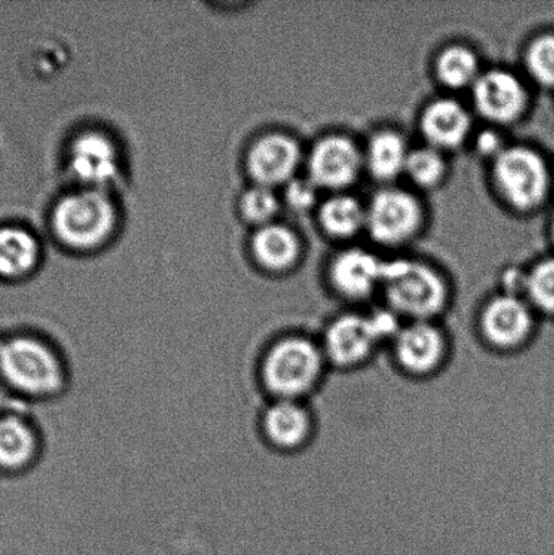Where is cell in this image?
Here are the masks:
<instances>
[{"label": "cell", "mask_w": 554, "mask_h": 555, "mask_svg": "<svg viewBox=\"0 0 554 555\" xmlns=\"http://www.w3.org/2000/svg\"><path fill=\"white\" fill-rule=\"evenodd\" d=\"M322 345L307 334L276 337L259 361V380L271 400L308 401L328 373Z\"/></svg>", "instance_id": "1"}, {"label": "cell", "mask_w": 554, "mask_h": 555, "mask_svg": "<svg viewBox=\"0 0 554 555\" xmlns=\"http://www.w3.org/2000/svg\"><path fill=\"white\" fill-rule=\"evenodd\" d=\"M401 325L389 308L368 314L342 313L324 326L320 345L331 369L355 370L371 362L385 343H392Z\"/></svg>", "instance_id": "2"}, {"label": "cell", "mask_w": 554, "mask_h": 555, "mask_svg": "<svg viewBox=\"0 0 554 555\" xmlns=\"http://www.w3.org/2000/svg\"><path fill=\"white\" fill-rule=\"evenodd\" d=\"M0 374L11 388L35 399H54L68 383L62 353L40 336L21 335L0 343Z\"/></svg>", "instance_id": "3"}, {"label": "cell", "mask_w": 554, "mask_h": 555, "mask_svg": "<svg viewBox=\"0 0 554 555\" xmlns=\"http://www.w3.org/2000/svg\"><path fill=\"white\" fill-rule=\"evenodd\" d=\"M117 224V206L103 189L85 188L65 194L52 211L54 235L74 251L102 247L111 241Z\"/></svg>", "instance_id": "4"}, {"label": "cell", "mask_w": 554, "mask_h": 555, "mask_svg": "<svg viewBox=\"0 0 554 555\" xmlns=\"http://www.w3.org/2000/svg\"><path fill=\"white\" fill-rule=\"evenodd\" d=\"M382 287L389 309L410 321L434 320L448 307L447 282L415 260L385 262Z\"/></svg>", "instance_id": "5"}, {"label": "cell", "mask_w": 554, "mask_h": 555, "mask_svg": "<svg viewBox=\"0 0 554 555\" xmlns=\"http://www.w3.org/2000/svg\"><path fill=\"white\" fill-rule=\"evenodd\" d=\"M450 339L447 330L433 320L410 321L401 325L390 343V357L401 373L412 378H428L447 366Z\"/></svg>", "instance_id": "6"}, {"label": "cell", "mask_w": 554, "mask_h": 555, "mask_svg": "<svg viewBox=\"0 0 554 555\" xmlns=\"http://www.w3.org/2000/svg\"><path fill=\"white\" fill-rule=\"evenodd\" d=\"M476 330L493 351L523 350L537 335L533 307L520 296L499 294L482 307Z\"/></svg>", "instance_id": "7"}, {"label": "cell", "mask_w": 554, "mask_h": 555, "mask_svg": "<svg viewBox=\"0 0 554 555\" xmlns=\"http://www.w3.org/2000/svg\"><path fill=\"white\" fill-rule=\"evenodd\" d=\"M493 179L502 197L518 210L537 208L544 201L550 186L544 159L525 146L503 150L495 157Z\"/></svg>", "instance_id": "8"}, {"label": "cell", "mask_w": 554, "mask_h": 555, "mask_svg": "<svg viewBox=\"0 0 554 555\" xmlns=\"http://www.w3.org/2000/svg\"><path fill=\"white\" fill-rule=\"evenodd\" d=\"M259 427L271 449L292 455L311 443L317 422L309 402L275 399L265 408Z\"/></svg>", "instance_id": "9"}, {"label": "cell", "mask_w": 554, "mask_h": 555, "mask_svg": "<svg viewBox=\"0 0 554 555\" xmlns=\"http://www.w3.org/2000/svg\"><path fill=\"white\" fill-rule=\"evenodd\" d=\"M421 204L414 195L385 189L374 195L366 209V227L374 241L395 246L409 241L422 224Z\"/></svg>", "instance_id": "10"}, {"label": "cell", "mask_w": 554, "mask_h": 555, "mask_svg": "<svg viewBox=\"0 0 554 555\" xmlns=\"http://www.w3.org/2000/svg\"><path fill=\"white\" fill-rule=\"evenodd\" d=\"M68 167L76 181L86 188L106 190L121 173V157L112 138L89 130L76 135L70 144Z\"/></svg>", "instance_id": "11"}, {"label": "cell", "mask_w": 554, "mask_h": 555, "mask_svg": "<svg viewBox=\"0 0 554 555\" xmlns=\"http://www.w3.org/2000/svg\"><path fill=\"white\" fill-rule=\"evenodd\" d=\"M357 145L344 135L318 141L308 159L309 179L318 188L344 189L356 181L362 166Z\"/></svg>", "instance_id": "12"}, {"label": "cell", "mask_w": 554, "mask_h": 555, "mask_svg": "<svg viewBox=\"0 0 554 555\" xmlns=\"http://www.w3.org/2000/svg\"><path fill=\"white\" fill-rule=\"evenodd\" d=\"M301 160V150L295 139L282 133H269L255 141L247 155L249 176L257 184L273 189L289 183Z\"/></svg>", "instance_id": "13"}, {"label": "cell", "mask_w": 554, "mask_h": 555, "mask_svg": "<svg viewBox=\"0 0 554 555\" xmlns=\"http://www.w3.org/2000/svg\"><path fill=\"white\" fill-rule=\"evenodd\" d=\"M474 100L481 116L493 122L508 124L523 116L528 95L517 76L493 69L477 78Z\"/></svg>", "instance_id": "14"}, {"label": "cell", "mask_w": 554, "mask_h": 555, "mask_svg": "<svg viewBox=\"0 0 554 555\" xmlns=\"http://www.w3.org/2000/svg\"><path fill=\"white\" fill-rule=\"evenodd\" d=\"M385 262L363 249H349L331 263V285L347 299H365L382 286Z\"/></svg>", "instance_id": "15"}, {"label": "cell", "mask_w": 554, "mask_h": 555, "mask_svg": "<svg viewBox=\"0 0 554 555\" xmlns=\"http://www.w3.org/2000/svg\"><path fill=\"white\" fill-rule=\"evenodd\" d=\"M421 128L433 149H458L468 138L471 117L459 102L438 100L426 107Z\"/></svg>", "instance_id": "16"}, {"label": "cell", "mask_w": 554, "mask_h": 555, "mask_svg": "<svg viewBox=\"0 0 554 555\" xmlns=\"http://www.w3.org/2000/svg\"><path fill=\"white\" fill-rule=\"evenodd\" d=\"M252 248L258 263L273 273L292 269L300 257V242L296 233L273 222L255 232Z\"/></svg>", "instance_id": "17"}, {"label": "cell", "mask_w": 554, "mask_h": 555, "mask_svg": "<svg viewBox=\"0 0 554 555\" xmlns=\"http://www.w3.org/2000/svg\"><path fill=\"white\" fill-rule=\"evenodd\" d=\"M41 247L30 231L21 227L0 228V276L20 280L40 262Z\"/></svg>", "instance_id": "18"}, {"label": "cell", "mask_w": 554, "mask_h": 555, "mask_svg": "<svg viewBox=\"0 0 554 555\" xmlns=\"http://www.w3.org/2000/svg\"><path fill=\"white\" fill-rule=\"evenodd\" d=\"M40 438L30 423L18 416L0 418V467L20 470L36 460Z\"/></svg>", "instance_id": "19"}, {"label": "cell", "mask_w": 554, "mask_h": 555, "mask_svg": "<svg viewBox=\"0 0 554 555\" xmlns=\"http://www.w3.org/2000/svg\"><path fill=\"white\" fill-rule=\"evenodd\" d=\"M410 152L399 133L383 130L369 141L366 165L378 181H392L405 171Z\"/></svg>", "instance_id": "20"}, {"label": "cell", "mask_w": 554, "mask_h": 555, "mask_svg": "<svg viewBox=\"0 0 554 555\" xmlns=\"http://www.w3.org/2000/svg\"><path fill=\"white\" fill-rule=\"evenodd\" d=\"M320 222L335 237H350L366 225V210L350 195H335L320 208Z\"/></svg>", "instance_id": "21"}, {"label": "cell", "mask_w": 554, "mask_h": 555, "mask_svg": "<svg viewBox=\"0 0 554 555\" xmlns=\"http://www.w3.org/2000/svg\"><path fill=\"white\" fill-rule=\"evenodd\" d=\"M439 80L450 89L475 85L479 78V62L468 48L455 46L445 49L436 64Z\"/></svg>", "instance_id": "22"}, {"label": "cell", "mask_w": 554, "mask_h": 555, "mask_svg": "<svg viewBox=\"0 0 554 555\" xmlns=\"http://www.w3.org/2000/svg\"><path fill=\"white\" fill-rule=\"evenodd\" d=\"M280 210V201L273 189L255 184L243 194L241 211L244 220L258 228L271 224Z\"/></svg>", "instance_id": "23"}, {"label": "cell", "mask_w": 554, "mask_h": 555, "mask_svg": "<svg viewBox=\"0 0 554 555\" xmlns=\"http://www.w3.org/2000/svg\"><path fill=\"white\" fill-rule=\"evenodd\" d=\"M526 296L534 309L554 315V259L537 264L526 276Z\"/></svg>", "instance_id": "24"}, {"label": "cell", "mask_w": 554, "mask_h": 555, "mask_svg": "<svg viewBox=\"0 0 554 555\" xmlns=\"http://www.w3.org/2000/svg\"><path fill=\"white\" fill-rule=\"evenodd\" d=\"M405 172L422 188H431L445 176V160L438 150L433 146L410 152Z\"/></svg>", "instance_id": "25"}, {"label": "cell", "mask_w": 554, "mask_h": 555, "mask_svg": "<svg viewBox=\"0 0 554 555\" xmlns=\"http://www.w3.org/2000/svg\"><path fill=\"white\" fill-rule=\"evenodd\" d=\"M526 65L540 85L554 87V36H541L530 43Z\"/></svg>", "instance_id": "26"}, {"label": "cell", "mask_w": 554, "mask_h": 555, "mask_svg": "<svg viewBox=\"0 0 554 555\" xmlns=\"http://www.w3.org/2000/svg\"><path fill=\"white\" fill-rule=\"evenodd\" d=\"M317 184L311 179H293L287 183L285 190V201L291 209L296 211H307L317 204Z\"/></svg>", "instance_id": "27"}, {"label": "cell", "mask_w": 554, "mask_h": 555, "mask_svg": "<svg viewBox=\"0 0 554 555\" xmlns=\"http://www.w3.org/2000/svg\"><path fill=\"white\" fill-rule=\"evenodd\" d=\"M476 149L479 151V154L486 156H495L502 154V139L495 132H491V130H487V132H482L477 138Z\"/></svg>", "instance_id": "28"}, {"label": "cell", "mask_w": 554, "mask_h": 555, "mask_svg": "<svg viewBox=\"0 0 554 555\" xmlns=\"http://www.w3.org/2000/svg\"><path fill=\"white\" fill-rule=\"evenodd\" d=\"M553 236H554V220H553Z\"/></svg>", "instance_id": "29"}]
</instances>
